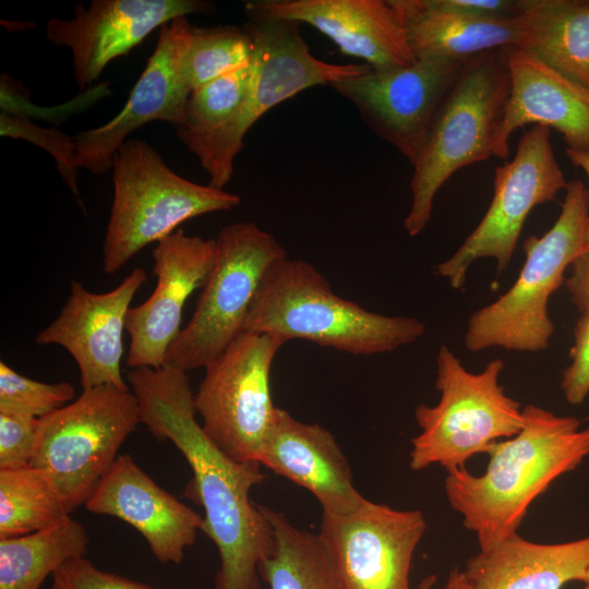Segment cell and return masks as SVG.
Listing matches in <instances>:
<instances>
[{"mask_svg": "<svg viewBox=\"0 0 589 589\" xmlns=\"http://www.w3.org/2000/svg\"><path fill=\"white\" fill-rule=\"evenodd\" d=\"M127 381L141 423L154 437L170 441L192 469L184 495L203 507L202 531L218 550L215 589H261L259 566L274 549L265 508L250 498L252 488L265 479L262 465L237 462L208 438L195 419L188 372L135 368L127 372Z\"/></svg>", "mask_w": 589, "mask_h": 589, "instance_id": "6da1fadb", "label": "cell"}, {"mask_svg": "<svg viewBox=\"0 0 589 589\" xmlns=\"http://www.w3.org/2000/svg\"><path fill=\"white\" fill-rule=\"evenodd\" d=\"M524 425L513 437L494 443L485 471L466 467L447 472L444 489L450 507L485 552L517 530L531 504L563 474L589 456V426L536 405L522 408Z\"/></svg>", "mask_w": 589, "mask_h": 589, "instance_id": "7a4b0ae2", "label": "cell"}, {"mask_svg": "<svg viewBox=\"0 0 589 589\" xmlns=\"http://www.w3.org/2000/svg\"><path fill=\"white\" fill-rule=\"evenodd\" d=\"M244 332L304 339L356 356L394 351L418 340L425 325L388 316L336 294L314 265L284 256L265 273Z\"/></svg>", "mask_w": 589, "mask_h": 589, "instance_id": "3957f363", "label": "cell"}, {"mask_svg": "<svg viewBox=\"0 0 589 589\" xmlns=\"http://www.w3.org/2000/svg\"><path fill=\"white\" fill-rule=\"evenodd\" d=\"M509 89L505 49L466 62L438 106L412 164L411 206L404 220L410 237L425 228L438 190L456 171L495 156Z\"/></svg>", "mask_w": 589, "mask_h": 589, "instance_id": "277c9868", "label": "cell"}, {"mask_svg": "<svg viewBox=\"0 0 589 589\" xmlns=\"http://www.w3.org/2000/svg\"><path fill=\"white\" fill-rule=\"evenodd\" d=\"M589 191L578 179L567 181L561 213L541 237L524 242L526 259L512 287L495 301L473 312L465 332L471 352L491 348L539 352L554 333L549 300L564 280V273L586 252Z\"/></svg>", "mask_w": 589, "mask_h": 589, "instance_id": "5b68a950", "label": "cell"}, {"mask_svg": "<svg viewBox=\"0 0 589 589\" xmlns=\"http://www.w3.org/2000/svg\"><path fill=\"white\" fill-rule=\"evenodd\" d=\"M113 199L103 247V269L115 274L135 254L184 221L237 207L239 195L194 183L172 171L146 142L128 139L112 165Z\"/></svg>", "mask_w": 589, "mask_h": 589, "instance_id": "8992f818", "label": "cell"}, {"mask_svg": "<svg viewBox=\"0 0 589 589\" xmlns=\"http://www.w3.org/2000/svg\"><path fill=\"white\" fill-rule=\"evenodd\" d=\"M503 370V360L493 359L482 371L470 372L441 345L435 380L440 399L434 406L420 404L414 409L420 433L411 438L412 470L432 465L446 471L465 467L468 459L486 454L494 443L521 430L522 408L501 385Z\"/></svg>", "mask_w": 589, "mask_h": 589, "instance_id": "52a82bcc", "label": "cell"}, {"mask_svg": "<svg viewBox=\"0 0 589 589\" xmlns=\"http://www.w3.org/2000/svg\"><path fill=\"white\" fill-rule=\"evenodd\" d=\"M216 241L212 269L194 313L170 346L166 366L185 372L206 368L243 332L261 281L286 250L253 223L224 227Z\"/></svg>", "mask_w": 589, "mask_h": 589, "instance_id": "ba28073f", "label": "cell"}, {"mask_svg": "<svg viewBox=\"0 0 589 589\" xmlns=\"http://www.w3.org/2000/svg\"><path fill=\"white\" fill-rule=\"evenodd\" d=\"M140 423L132 390L109 385L83 389L73 401L39 419L31 466L51 478L74 510L86 503Z\"/></svg>", "mask_w": 589, "mask_h": 589, "instance_id": "9c48e42d", "label": "cell"}, {"mask_svg": "<svg viewBox=\"0 0 589 589\" xmlns=\"http://www.w3.org/2000/svg\"><path fill=\"white\" fill-rule=\"evenodd\" d=\"M254 43V74L244 107L235 122L194 155L218 190L229 183L244 136L268 110L316 85H330L369 70L366 64H333L315 58L299 23L248 19L243 24Z\"/></svg>", "mask_w": 589, "mask_h": 589, "instance_id": "30bf717a", "label": "cell"}, {"mask_svg": "<svg viewBox=\"0 0 589 589\" xmlns=\"http://www.w3.org/2000/svg\"><path fill=\"white\" fill-rule=\"evenodd\" d=\"M285 341L243 332L205 368L194 407L208 438L237 462H259L274 425L271 369Z\"/></svg>", "mask_w": 589, "mask_h": 589, "instance_id": "8fae6325", "label": "cell"}, {"mask_svg": "<svg viewBox=\"0 0 589 589\" xmlns=\"http://www.w3.org/2000/svg\"><path fill=\"white\" fill-rule=\"evenodd\" d=\"M566 185L550 129L531 125L520 137L514 158L495 168L493 196L484 216L455 253L434 267L435 274L454 289H462L477 260L493 259L497 272L505 271L530 212L555 200Z\"/></svg>", "mask_w": 589, "mask_h": 589, "instance_id": "7c38bea8", "label": "cell"}, {"mask_svg": "<svg viewBox=\"0 0 589 589\" xmlns=\"http://www.w3.org/2000/svg\"><path fill=\"white\" fill-rule=\"evenodd\" d=\"M425 530L421 510L365 498L350 513H323L317 536L338 589H410L413 554Z\"/></svg>", "mask_w": 589, "mask_h": 589, "instance_id": "4fadbf2b", "label": "cell"}, {"mask_svg": "<svg viewBox=\"0 0 589 589\" xmlns=\"http://www.w3.org/2000/svg\"><path fill=\"white\" fill-rule=\"evenodd\" d=\"M467 61L421 58L405 67L369 68L329 86L412 165L438 106Z\"/></svg>", "mask_w": 589, "mask_h": 589, "instance_id": "5bb4252c", "label": "cell"}, {"mask_svg": "<svg viewBox=\"0 0 589 589\" xmlns=\"http://www.w3.org/2000/svg\"><path fill=\"white\" fill-rule=\"evenodd\" d=\"M192 25L188 16L159 28L157 45L130 92L121 111L107 123L73 135L79 168L94 175L112 169L113 158L128 136L153 121L180 128L191 94L183 75V59Z\"/></svg>", "mask_w": 589, "mask_h": 589, "instance_id": "9a60e30c", "label": "cell"}, {"mask_svg": "<svg viewBox=\"0 0 589 589\" xmlns=\"http://www.w3.org/2000/svg\"><path fill=\"white\" fill-rule=\"evenodd\" d=\"M215 3L202 0H93L74 7L71 20L50 19L46 37L72 53L80 89L93 84L116 58L129 53L154 29L190 14H211Z\"/></svg>", "mask_w": 589, "mask_h": 589, "instance_id": "2e32d148", "label": "cell"}, {"mask_svg": "<svg viewBox=\"0 0 589 589\" xmlns=\"http://www.w3.org/2000/svg\"><path fill=\"white\" fill-rule=\"evenodd\" d=\"M147 279L136 267L112 290L96 293L72 280L58 316L36 337L40 346L63 347L80 370L82 389L109 385L130 390L121 370L122 334L131 302Z\"/></svg>", "mask_w": 589, "mask_h": 589, "instance_id": "e0dca14e", "label": "cell"}, {"mask_svg": "<svg viewBox=\"0 0 589 589\" xmlns=\"http://www.w3.org/2000/svg\"><path fill=\"white\" fill-rule=\"evenodd\" d=\"M215 239L188 236L182 229L157 242L152 256L157 278L152 294L131 306L125 330L130 336V368H161L181 332L183 306L202 288L214 263Z\"/></svg>", "mask_w": 589, "mask_h": 589, "instance_id": "ac0fdd59", "label": "cell"}, {"mask_svg": "<svg viewBox=\"0 0 589 589\" xmlns=\"http://www.w3.org/2000/svg\"><path fill=\"white\" fill-rule=\"evenodd\" d=\"M248 19L305 23L347 56L375 70L416 62L401 21L388 0H253Z\"/></svg>", "mask_w": 589, "mask_h": 589, "instance_id": "d6986e66", "label": "cell"}, {"mask_svg": "<svg viewBox=\"0 0 589 589\" xmlns=\"http://www.w3.org/2000/svg\"><path fill=\"white\" fill-rule=\"evenodd\" d=\"M84 505L132 526L160 563L180 564L203 526L200 514L159 486L128 454L117 457Z\"/></svg>", "mask_w": 589, "mask_h": 589, "instance_id": "ffe728a7", "label": "cell"}, {"mask_svg": "<svg viewBox=\"0 0 589 589\" xmlns=\"http://www.w3.org/2000/svg\"><path fill=\"white\" fill-rule=\"evenodd\" d=\"M510 89L495 156L507 158L509 137L528 124L558 131L567 149L589 154V88L520 48H506Z\"/></svg>", "mask_w": 589, "mask_h": 589, "instance_id": "44dd1931", "label": "cell"}, {"mask_svg": "<svg viewBox=\"0 0 589 589\" xmlns=\"http://www.w3.org/2000/svg\"><path fill=\"white\" fill-rule=\"evenodd\" d=\"M260 464L306 489L323 513L347 514L364 500L353 484L350 466L334 435L277 407Z\"/></svg>", "mask_w": 589, "mask_h": 589, "instance_id": "7402d4cb", "label": "cell"}, {"mask_svg": "<svg viewBox=\"0 0 589 589\" xmlns=\"http://www.w3.org/2000/svg\"><path fill=\"white\" fill-rule=\"evenodd\" d=\"M589 536L561 543H537L518 533L471 556L464 573L474 589H562L585 582Z\"/></svg>", "mask_w": 589, "mask_h": 589, "instance_id": "603a6c76", "label": "cell"}, {"mask_svg": "<svg viewBox=\"0 0 589 589\" xmlns=\"http://www.w3.org/2000/svg\"><path fill=\"white\" fill-rule=\"evenodd\" d=\"M388 1L401 21L416 60L444 58L467 61L493 50L522 48L526 43L524 16L488 20L440 10L429 0Z\"/></svg>", "mask_w": 589, "mask_h": 589, "instance_id": "cb8c5ba5", "label": "cell"}, {"mask_svg": "<svg viewBox=\"0 0 589 589\" xmlns=\"http://www.w3.org/2000/svg\"><path fill=\"white\" fill-rule=\"evenodd\" d=\"M522 50L589 88V1L531 0Z\"/></svg>", "mask_w": 589, "mask_h": 589, "instance_id": "d4e9b609", "label": "cell"}, {"mask_svg": "<svg viewBox=\"0 0 589 589\" xmlns=\"http://www.w3.org/2000/svg\"><path fill=\"white\" fill-rule=\"evenodd\" d=\"M88 542L85 527L72 517L43 531L0 539V589H40L48 575L84 556Z\"/></svg>", "mask_w": 589, "mask_h": 589, "instance_id": "484cf974", "label": "cell"}, {"mask_svg": "<svg viewBox=\"0 0 589 589\" xmlns=\"http://www.w3.org/2000/svg\"><path fill=\"white\" fill-rule=\"evenodd\" d=\"M274 536L272 554L259 573L271 589H338L327 554L317 534L293 526L287 517L264 506Z\"/></svg>", "mask_w": 589, "mask_h": 589, "instance_id": "4316f807", "label": "cell"}, {"mask_svg": "<svg viewBox=\"0 0 589 589\" xmlns=\"http://www.w3.org/2000/svg\"><path fill=\"white\" fill-rule=\"evenodd\" d=\"M72 512L44 470L33 466L0 470V539L56 527L71 518Z\"/></svg>", "mask_w": 589, "mask_h": 589, "instance_id": "83f0119b", "label": "cell"}, {"mask_svg": "<svg viewBox=\"0 0 589 589\" xmlns=\"http://www.w3.org/2000/svg\"><path fill=\"white\" fill-rule=\"evenodd\" d=\"M254 56V55H253ZM254 74V62L231 70L196 88L188 99L184 124L177 135L195 153L225 132L244 107Z\"/></svg>", "mask_w": 589, "mask_h": 589, "instance_id": "f1b7e54d", "label": "cell"}, {"mask_svg": "<svg viewBox=\"0 0 589 589\" xmlns=\"http://www.w3.org/2000/svg\"><path fill=\"white\" fill-rule=\"evenodd\" d=\"M254 43L244 26H192L183 59V75L191 92L252 61Z\"/></svg>", "mask_w": 589, "mask_h": 589, "instance_id": "f546056e", "label": "cell"}, {"mask_svg": "<svg viewBox=\"0 0 589 589\" xmlns=\"http://www.w3.org/2000/svg\"><path fill=\"white\" fill-rule=\"evenodd\" d=\"M74 396L75 389L68 382L36 381L0 361V411L40 419L70 404Z\"/></svg>", "mask_w": 589, "mask_h": 589, "instance_id": "4dcf8cb0", "label": "cell"}, {"mask_svg": "<svg viewBox=\"0 0 589 589\" xmlns=\"http://www.w3.org/2000/svg\"><path fill=\"white\" fill-rule=\"evenodd\" d=\"M0 134L28 141L47 151L56 160L57 169L67 182L76 201L82 205L77 185V161L73 136L59 129H46L33 123L24 115L1 110Z\"/></svg>", "mask_w": 589, "mask_h": 589, "instance_id": "1f68e13d", "label": "cell"}, {"mask_svg": "<svg viewBox=\"0 0 589 589\" xmlns=\"http://www.w3.org/2000/svg\"><path fill=\"white\" fill-rule=\"evenodd\" d=\"M39 419L0 411V470L31 466L37 441Z\"/></svg>", "mask_w": 589, "mask_h": 589, "instance_id": "d6a6232c", "label": "cell"}, {"mask_svg": "<svg viewBox=\"0 0 589 589\" xmlns=\"http://www.w3.org/2000/svg\"><path fill=\"white\" fill-rule=\"evenodd\" d=\"M61 589H156L97 568L84 556L65 562L52 575Z\"/></svg>", "mask_w": 589, "mask_h": 589, "instance_id": "836d02e7", "label": "cell"}, {"mask_svg": "<svg viewBox=\"0 0 589 589\" xmlns=\"http://www.w3.org/2000/svg\"><path fill=\"white\" fill-rule=\"evenodd\" d=\"M570 364L563 371L561 389L570 405H580L589 394V315H581L574 328Z\"/></svg>", "mask_w": 589, "mask_h": 589, "instance_id": "e575fe53", "label": "cell"}, {"mask_svg": "<svg viewBox=\"0 0 589 589\" xmlns=\"http://www.w3.org/2000/svg\"><path fill=\"white\" fill-rule=\"evenodd\" d=\"M444 11L488 20H516L524 16L531 0H429Z\"/></svg>", "mask_w": 589, "mask_h": 589, "instance_id": "d590c367", "label": "cell"}, {"mask_svg": "<svg viewBox=\"0 0 589 589\" xmlns=\"http://www.w3.org/2000/svg\"><path fill=\"white\" fill-rule=\"evenodd\" d=\"M566 288L581 315H589V252H584L570 265Z\"/></svg>", "mask_w": 589, "mask_h": 589, "instance_id": "8d00e7d4", "label": "cell"}, {"mask_svg": "<svg viewBox=\"0 0 589 589\" xmlns=\"http://www.w3.org/2000/svg\"><path fill=\"white\" fill-rule=\"evenodd\" d=\"M437 580L436 575H428L419 582V586L417 589H433L435 582ZM443 589H474L473 586L470 584L468 578L466 577L464 570H459L458 568H454L450 570L447 581Z\"/></svg>", "mask_w": 589, "mask_h": 589, "instance_id": "74e56055", "label": "cell"}, {"mask_svg": "<svg viewBox=\"0 0 589 589\" xmlns=\"http://www.w3.org/2000/svg\"><path fill=\"white\" fill-rule=\"evenodd\" d=\"M566 156L574 166L580 168L586 173L589 180V154L566 148ZM586 252H589V217L586 232Z\"/></svg>", "mask_w": 589, "mask_h": 589, "instance_id": "f35d334b", "label": "cell"}, {"mask_svg": "<svg viewBox=\"0 0 589 589\" xmlns=\"http://www.w3.org/2000/svg\"><path fill=\"white\" fill-rule=\"evenodd\" d=\"M51 589H61V588L56 582H53Z\"/></svg>", "mask_w": 589, "mask_h": 589, "instance_id": "ab89813d", "label": "cell"}, {"mask_svg": "<svg viewBox=\"0 0 589 589\" xmlns=\"http://www.w3.org/2000/svg\"><path fill=\"white\" fill-rule=\"evenodd\" d=\"M588 581H589V572H588L587 577L585 579V584L588 582Z\"/></svg>", "mask_w": 589, "mask_h": 589, "instance_id": "60d3db41", "label": "cell"}, {"mask_svg": "<svg viewBox=\"0 0 589 589\" xmlns=\"http://www.w3.org/2000/svg\"><path fill=\"white\" fill-rule=\"evenodd\" d=\"M584 589H589V581H588V582H586V586H585V588H584Z\"/></svg>", "mask_w": 589, "mask_h": 589, "instance_id": "b9f144b4", "label": "cell"}]
</instances>
